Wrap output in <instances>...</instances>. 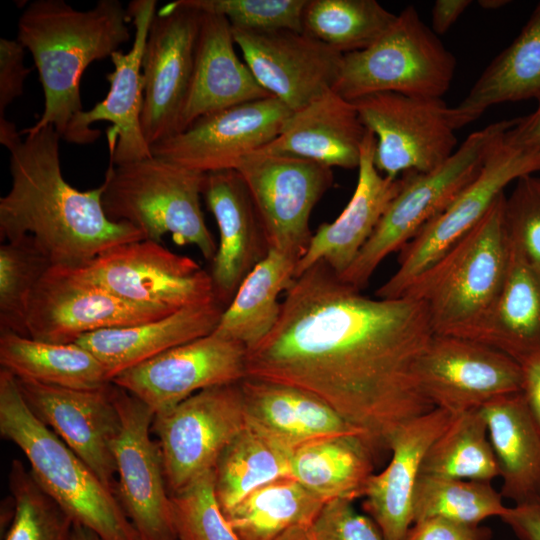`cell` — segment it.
<instances>
[{
	"mask_svg": "<svg viewBox=\"0 0 540 540\" xmlns=\"http://www.w3.org/2000/svg\"><path fill=\"white\" fill-rule=\"evenodd\" d=\"M434 334L421 301L365 296L318 262L294 278L275 327L247 350L246 377L317 397L362 431L376 458L435 408L418 379Z\"/></svg>",
	"mask_w": 540,
	"mask_h": 540,
	"instance_id": "obj_1",
	"label": "cell"
},
{
	"mask_svg": "<svg viewBox=\"0 0 540 540\" xmlns=\"http://www.w3.org/2000/svg\"><path fill=\"white\" fill-rule=\"evenodd\" d=\"M61 136L52 126L6 143L11 187L0 198V238H33L52 266L79 268L123 243L145 239L125 222L111 221L104 185L80 191L64 178Z\"/></svg>",
	"mask_w": 540,
	"mask_h": 540,
	"instance_id": "obj_2",
	"label": "cell"
},
{
	"mask_svg": "<svg viewBox=\"0 0 540 540\" xmlns=\"http://www.w3.org/2000/svg\"><path fill=\"white\" fill-rule=\"evenodd\" d=\"M129 22L128 10L118 0H100L88 10H77L64 0H35L26 6L18 19L17 40L33 57L44 109L22 135L52 126L63 137L84 110L80 97L84 71L130 40Z\"/></svg>",
	"mask_w": 540,
	"mask_h": 540,
	"instance_id": "obj_3",
	"label": "cell"
},
{
	"mask_svg": "<svg viewBox=\"0 0 540 540\" xmlns=\"http://www.w3.org/2000/svg\"><path fill=\"white\" fill-rule=\"evenodd\" d=\"M0 435L30 463L40 486L74 523L103 540H139L116 494L26 404L16 381L0 370Z\"/></svg>",
	"mask_w": 540,
	"mask_h": 540,
	"instance_id": "obj_4",
	"label": "cell"
},
{
	"mask_svg": "<svg viewBox=\"0 0 540 540\" xmlns=\"http://www.w3.org/2000/svg\"><path fill=\"white\" fill-rule=\"evenodd\" d=\"M504 202L503 193L402 295L425 305L435 334H458L479 319L497 297L511 250L504 227Z\"/></svg>",
	"mask_w": 540,
	"mask_h": 540,
	"instance_id": "obj_5",
	"label": "cell"
},
{
	"mask_svg": "<svg viewBox=\"0 0 540 540\" xmlns=\"http://www.w3.org/2000/svg\"><path fill=\"white\" fill-rule=\"evenodd\" d=\"M206 174L157 156L114 165L103 181L107 217L137 228L145 239L160 242L170 234L179 245H193L212 261L217 244L202 212Z\"/></svg>",
	"mask_w": 540,
	"mask_h": 540,
	"instance_id": "obj_6",
	"label": "cell"
},
{
	"mask_svg": "<svg viewBox=\"0 0 540 540\" xmlns=\"http://www.w3.org/2000/svg\"><path fill=\"white\" fill-rule=\"evenodd\" d=\"M514 123L515 119L491 123L470 134L435 169L401 175V189L357 258L339 277L362 290L386 257L400 251L479 174L493 145Z\"/></svg>",
	"mask_w": 540,
	"mask_h": 540,
	"instance_id": "obj_7",
	"label": "cell"
},
{
	"mask_svg": "<svg viewBox=\"0 0 540 540\" xmlns=\"http://www.w3.org/2000/svg\"><path fill=\"white\" fill-rule=\"evenodd\" d=\"M455 70L454 55L410 5L373 44L343 55L333 91L350 102L379 92L442 98Z\"/></svg>",
	"mask_w": 540,
	"mask_h": 540,
	"instance_id": "obj_8",
	"label": "cell"
},
{
	"mask_svg": "<svg viewBox=\"0 0 540 540\" xmlns=\"http://www.w3.org/2000/svg\"><path fill=\"white\" fill-rule=\"evenodd\" d=\"M493 145L479 174L400 251L398 268L376 291L399 298L410 284L489 211L504 189L518 178L540 172V153L507 143Z\"/></svg>",
	"mask_w": 540,
	"mask_h": 540,
	"instance_id": "obj_9",
	"label": "cell"
},
{
	"mask_svg": "<svg viewBox=\"0 0 540 540\" xmlns=\"http://www.w3.org/2000/svg\"><path fill=\"white\" fill-rule=\"evenodd\" d=\"M352 103L376 138L374 164L385 176L431 171L456 150L453 110L442 98L379 92Z\"/></svg>",
	"mask_w": 540,
	"mask_h": 540,
	"instance_id": "obj_10",
	"label": "cell"
},
{
	"mask_svg": "<svg viewBox=\"0 0 540 540\" xmlns=\"http://www.w3.org/2000/svg\"><path fill=\"white\" fill-rule=\"evenodd\" d=\"M246 425L240 382L201 390L155 414L151 431L158 438L170 495L213 471L222 452Z\"/></svg>",
	"mask_w": 540,
	"mask_h": 540,
	"instance_id": "obj_11",
	"label": "cell"
},
{
	"mask_svg": "<svg viewBox=\"0 0 540 540\" xmlns=\"http://www.w3.org/2000/svg\"><path fill=\"white\" fill-rule=\"evenodd\" d=\"M74 269L135 304L177 311L217 300L209 272L153 240L120 244Z\"/></svg>",
	"mask_w": 540,
	"mask_h": 540,
	"instance_id": "obj_12",
	"label": "cell"
},
{
	"mask_svg": "<svg viewBox=\"0 0 540 540\" xmlns=\"http://www.w3.org/2000/svg\"><path fill=\"white\" fill-rule=\"evenodd\" d=\"M112 397L121 421L112 447L118 476L116 496L139 540H177L161 451L151 437L155 413L114 383Z\"/></svg>",
	"mask_w": 540,
	"mask_h": 540,
	"instance_id": "obj_13",
	"label": "cell"
},
{
	"mask_svg": "<svg viewBox=\"0 0 540 540\" xmlns=\"http://www.w3.org/2000/svg\"><path fill=\"white\" fill-rule=\"evenodd\" d=\"M236 170L259 215L269 250L298 260L312 233L313 208L332 186V168L311 160L254 152Z\"/></svg>",
	"mask_w": 540,
	"mask_h": 540,
	"instance_id": "obj_14",
	"label": "cell"
},
{
	"mask_svg": "<svg viewBox=\"0 0 540 540\" xmlns=\"http://www.w3.org/2000/svg\"><path fill=\"white\" fill-rule=\"evenodd\" d=\"M173 312L124 300L74 268L51 266L32 293L27 333L38 341L73 343L91 332L142 324Z\"/></svg>",
	"mask_w": 540,
	"mask_h": 540,
	"instance_id": "obj_15",
	"label": "cell"
},
{
	"mask_svg": "<svg viewBox=\"0 0 540 540\" xmlns=\"http://www.w3.org/2000/svg\"><path fill=\"white\" fill-rule=\"evenodd\" d=\"M203 13L176 0L156 11L147 35L141 127L150 147L178 132Z\"/></svg>",
	"mask_w": 540,
	"mask_h": 540,
	"instance_id": "obj_16",
	"label": "cell"
},
{
	"mask_svg": "<svg viewBox=\"0 0 540 540\" xmlns=\"http://www.w3.org/2000/svg\"><path fill=\"white\" fill-rule=\"evenodd\" d=\"M156 0H133L127 10L134 28L133 44L126 53L118 50L110 60L114 70L107 74L109 90L106 97L90 110H82L70 122L62 139L73 144H91L101 132L91 124L107 121L109 158L122 165L153 156L142 127L144 100L142 57L151 21L156 13Z\"/></svg>",
	"mask_w": 540,
	"mask_h": 540,
	"instance_id": "obj_17",
	"label": "cell"
},
{
	"mask_svg": "<svg viewBox=\"0 0 540 540\" xmlns=\"http://www.w3.org/2000/svg\"><path fill=\"white\" fill-rule=\"evenodd\" d=\"M246 357L245 346L213 331L119 373L112 383L158 414L201 390L241 382Z\"/></svg>",
	"mask_w": 540,
	"mask_h": 540,
	"instance_id": "obj_18",
	"label": "cell"
},
{
	"mask_svg": "<svg viewBox=\"0 0 540 540\" xmlns=\"http://www.w3.org/2000/svg\"><path fill=\"white\" fill-rule=\"evenodd\" d=\"M420 386L436 408L458 414L521 391L520 364L483 343L434 334L418 365Z\"/></svg>",
	"mask_w": 540,
	"mask_h": 540,
	"instance_id": "obj_19",
	"label": "cell"
},
{
	"mask_svg": "<svg viewBox=\"0 0 540 540\" xmlns=\"http://www.w3.org/2000/svg\"><path fill=\"white\" fill-rule=\"evenodd\" d=\"M293 112L267 97L205 115L151 146L154 156L202 173L236 170L281 132Z\"/></svg>",
	"mask_w": 540,
	"mask_h": 540,
	"instance_id": "obj_20",
	"label": "cell"
},
{
	"mask_svg": "<svg viewBox=\"0 0 540 540\" xmlns=\"http://www.w3.org/2000/svg\"><path fill=\"white\" fill-rule=\"evenodd\" d=\"M232 33L258 83L292 112L333 90L343 54L303 31L232 28Z\"/></svg>",
	"mask_w": 540,
	"mask_h": 540,
	"instance_id": "obj_21",
	"label": "cell"
},
{
	"mask_svg": "<svg viewBox=\"0 0 540 540\" xmlns=\"http://www.w3.org/2000/svg\"><path fill=\"white\" fill-rule=\"evenodd\" d=\"M16 381L33 414L115 493L117 472L112 447L121 421L112 397V382L97 389H74Z\"/></svg>",
	"mask_w": 540,
	"mask_h": 540,
	"instance_id": "obj_22",
	"label": "cell"
},
{
	"mask_svg": "<svg viewBox=\"0 0 540 540\" xmlns=\"http://www.w3.org/2000/svg\"><path fill=\"white\" fill-rule=\"evenodd\" d=\"M203 197L219 231L209 273L217 300L227 307L269 247L249 190L237 170L207 173Z\"/></svg>",
	"mask_w": 540,
	"mask_h": 540,
	"instance_id": "obj_23",
	"label": "cell"
},
{
	"mask_svg": "<svg viewBox=\"0 0 540 540\" xmlns=\"http://www.w3.org/2000/svg\"><path fill=\"white\" fill-rule=\"evenodd\" d=\"M376 138L367 130L363 139L354 193L341 214L321 224L296 264L295 277L318 262L342 275L373 234L403 184L402 176L383 175L374 164Z\"/></svg>",
	"mask_w": 540,
	"mask_h": 540,
	"instance_id": "obj_24",
	"label": "cell"
},
{
	"mask_svg": "<svg viewBox=\"0 0 540 540\" xmlns=\"http://www.w3.org/2000/svg\"><path fill=\"white\" fill-rule=\"evenodd\" d=\"M452 417L449 411L436 407L410 421L391 445L389 464L370 477L363 509L384 540H405L414 523L413 498L424 458Z\"/></svg>",
	"mask_w": 540,
	"mask_h": 540,
	"instance_id": "obj_25",
	"label": "cell"
},
{
	"mask_svg": "<svg viewBox=\"0 0 540 540\" xmlns=\"http://www.w3.org/2000/svg\"><path fill=\"white\" fill-rule=\"evenodd\" d=\"M234 44L229 22L221 15L203 13L177 133L205 115L270 97L239 59Z\"/></svg>",
	"mask_w": 540,
	"mask_h": 540,
	"instance_id": "obj_26",
	"label": "cell"
},
{
	"mask_svg": "<svg viewBox=\"0 0 540 540\" xmlns=\"http://www.w3.org/2000/svg\"><path fill=\"white\" fill-rule=\"evenodd\" d=\"M366 132L354 104L331 90L293 112L279 135L256 152L353 169Z\"/></svg>",
	"mask_w": 540,
	"mask_h": 540,
	"instance_id": "obj_27",
	"label": "cell"
},
{
	"mask_svg": "<svg viewBox=\"0 0 540 540\" xmlns=\"http://www.w3.org/2000/svg\"><path fill=\"white\" fill-rule=\"evenodd\" d=\"M226 307L218 300L182 308L142 324L98 330L76 343L90 351L109 378L169 349L211 334Z\"/></svg>",
	"mask_w": 540,
	"mask_h": 540,
	"instance_id": "obj_28",
	"label": "cell"
},
{
	"mask_svg": "<svg viewBox=\"0 0 540 540\" xmlns=\"http://www.w3.org/2000/svg\"><path fill=\"white\" fill-rule=\"evenodd\" d=\"M503 285L489 308L454 336L474 340L518 363L540 351V268L510 244Z\"/></svg>",
	"mask_w": 540,
	"mask_h": 540,
	"instance_id": "obj_29",
	"label": "cell"
},
{
	"mask_svg": "<svg viewBox=\"0 0 540 540\" xmlns=\"http://www.w3.org/2000/svg\"><path fill=\"white\" fill-rule=\"evenodd\" d=\"M240 386L247 424L292 450L330 436L365 439L361 430L305 391L248 377Z\"/></svg>",
	"mask_w": 540,
	"mask_h": 540,
	"instance_id": "obj_30",
	"label": "cell"
},
{
	"mask_svg": "<svg viewBox=\"0 0 540 540\" xmlns=\"http://www.w3.org/2000/svg\"><path fill=\"white\" fill-rule=\"evenodd\" d=\"M502 478L500 494L523 505L540 500V428L522 392L481 407Z\"/></svg>",
	"mask_w": 540,
	"mask_h": 540,
	"instance_id": "obj_31",
	"label": "cell"
},
{
	"mask_svg": "<svg viewBox=\"0 0 540 540\" xmlns=\"http://www.w3.org/2000/svg\"><path fill=\"white\" fill-rule=\"evenodd\" d=\"M540 95V3L514 41L484 69L468 94L453 110L456 128L490 107Z\"/></svg>",
	"mask_w": 540,
	"mask_h": 540,
	"instance_id": "obj_32",
	"label": "cell"
},
{
	"mask_svg": "<svg viewBox=\"0 0 540 540\" xmlns=\"http://www.w3.org/2000/svg\"><path fill=\"white\" fill-rule=\"evenodd\" d=\"M375 456L359 435L320 438L292 451L290 474L325 503L363 497Z\"/></svg>",
	"mask_w": 540,
	"mask_h": 540,
	"instance_id": "obj_33",
	"label": "cell"
},
{
	"mask_svg": "<svg viewBox=\"0 0 540 540\" xmlns=\"http://www.w3.org/2000/svg\"><path fill=\"white\" fill-rule=\"evenodd\" d=\"M298 259L270 249L240 284L214 332L247 350L264 340L281 312L279 296L295 278Z\"/></svg>",
	"mask_w": 540,
	"mask_h": 540,
	"instance_id": "obj_34",
	"label": "cell"
},
{
	"mask_svg": "<svg viewBox=\"0 0 540 540\" xmlns=\"http://www.w3.org/2000/svg\"><path fill=\"white\" fill-rule=\"evenodd\" d=\"M0 365L15 378L74 389H97L111 379L103 364L76 342L50 343L0 333Z\"/></svg>",
	"mask_w": 540,
	"mask_h": 540,
	"instance_id": "obj_35",
	"label": "cell"
},
{
	"mask_svg": "<svg viewBox=\"0 0 540 540\" xmlns=\"http://www.w3.org/2000/svg\"><path fill=\"white\" fill-rule=\"evenodd\" d=\"M292 451L247 424L214 468L215 493L224 515L257 488L291 477Z\"/></svg>",
	"mask_w": 540,
	"mask_h": 540,
	"instance_id": "obj_36",
	"label": "cell"
},
{
	"mask_svg": "<svg viewBox=\"0 0 540 540\" xmlns=\"http://www.w3.org/2000/svg\"><path fill=\"white\" fill-rule=\"evenodd\" d=\"M326 503L292 477L267 483L225 514L240 540H275L297 525H312Z\"/></svg>",
	"mask_w": 540,
	"mask_h": 540,
	"instance_id": "obj_37",
	"label": "cell"
},
{
	"mask_svg": "<svg viewBox=\"0 0 540 540\" xmlns=\"http://www.w3.org/2000/svg\"><path fill=\"white\" fill-rule=\"evenodd\" d=\"M421 474L487 482L499 476L481 408L453 414L426 453Z\"/></svg>",
	"mask_w": 540,
	"mask_h": 540,
	"instance_id": "obj_38",
	"label": "cell"
},
{
	"mask_svg": "<svg viewBox=\"0 0 540 540\" xmlns=\"http://www.w3.org/2000/svg\"><path fill=\"white\" fill-rule=\"evenodd\" d=\"M395 18L376 0H307L302 31L344 55L373 44Z\"/></svg>",
	"mask_w": 540,
	"mask_h": 540,
	"instance_id": "obj_39",
	"label": "cell"
},
{
	"mask_svg": "<svg viewBox=\"0 0 540 540\" xmlns=\"http://www.w3.org/2000/svg\"><path fill=\"white\" fill-rule=\"evenodd\" d=\"M506 509L502 495L490 482L420 474L413 498V521L439 518L479 525L489 517H501Z\"/></svg>",
	"mask_w": 540,
	"mask_h": 540,
	"instance_id": "obj_40",
	"label": "cell"
},
{
	"mask_svg": "<svg viewBox=\"0 0 540 540\" xmlns=\"http://www.w3.org/2000/svg\"><path fill=\"white\" fill-rule=\"evenodd\" d=\"M52 266L30 236L0 246V333L27 336L32 293Z\"/></svg>",
	"mask_w": 540,
	"mask_h": 540,
	"instance_id": "obj_41",
	"label": "cell"
},
{
	"mask_svg": "<svg viewBox=\"0 0 540 540\" xmlns=\"http://www.w3.org/2000/svg\"><path fill=\"white\" fill-rule=\"evenodd\" d=\"M8 481L14 514L4 540H70L73 520L20 460L12 461Z\"/></svg>",
	"mask_w": 540,
	"mask_h": 540,
	"instance_id": "obj_42",
	"label": "cell"
},
{
	"mask_svg": "<svg viewBox=\"0 0 540 540\" xmlns=\"http://www.w3.org/2000/svg\"><path fill=\"white\" fill-rule=\"evenodd\" d=\"M171 498L179 540H240L217 500L214 470Z\"/></svg>",
	"mask_w": 540,
	"mask_h": 540,
	"instance_id": "obj_43",
	"label": "cell"
},
{
	"mask_svg": "<svg viewBox=\"0 0 540 540\" xmlns=\"http://www.w3.org/2000/svg\"><path fill=\"white\" fill-rule=\"evenodd\" d=\"M202 13L223 16L232 28L250 31H302L307 0H182Z\"/></svg>",
	"mask_w": 540,
	"mask_h": 540,
	"instance_id": "obj_44",
	"label": "cell"
},
{
	"mask_svg": "<svg viewBox=\"0 0 540 540\" xmlns=\"http://www.w3.org/2000/svg\"><path fill=\"white\" fill-rule=\"evenodd\" d=\"M504 227L512 247L540 268V176L524 175L504 202Z\"/></svg>",
	"mask_w": 540,
	"mask_h": 540,
	"instance_id": "obj_45",
	"label": "cell"
},
{
	"mask_svg": "<svg viewBox=\"0 0 540 540\" xmlns=\"http://www.w3.org/2000/svg\"><path fill=\"white\" fill-rule=\"evenodd\" d=\"M312 527L318 540H384L374 521L347 500L327 502Z\"/></svg>",
	"mask_w": 540,
	"mask_h": 540,
	"instance_id": "obj_46",
	"label": "cell"
},
{
	"mask_svg": "<svg viewBox=\"0 0 540 540\" xmlns=\"http://www.w3.org/2000/svg\"><path fill=\"white\" fill-rule=\"evenodd\" d=\"M25 48L17 39L0 38V119L5 110L22 95L31 69L24 64Z\"/></svg>",
	"mask_w": 540,
	"mask_h": 540,
	"instance_id": "obj_47",
	"label": "cell"
},
{
	"mask_svg": "<svg viewBox=\"0 0 540 540\" xmlns=\"http://www.w3.org/2000/svg\"><path fill=\"white\" fill-rule=\"evenodd\" d=\"M492 532L479 525L432 518L415 522L405 540H490Z\"/></svg>",
	"mask_w": 540,
	"mask_h": 540,
	"instance_id": "obj_48",
	"label": "cell"
},
{
	"mask_svg": "<svg viewBox=\"0 0 540 540\" xmlns=\"http://www.w3.org/2000/svg\"><path fill=\"white\" fill-rule=\"evenodd\" d=\"M500 518L519 540H540V500L507 507Z\"/></svg>",
	"mask_w": 540,
	"mask_h": 540,
	"instance_id": "obj_49",
	"label": "cell"
},
{
	"mask_svg": "<svg viewBox=\"0 0 540 540\" xmlns=\"http://www.w3.org/2000/svg\"><path fill=\"white\" fill-rule=\"evenodd\" d=\"M536 100V109L527 116L516 118L504 139L515 147L540 153V95Z\"/></svg>",
	"mask_w": 540,
	"mask_h": 540,
	"instance_id": "obj_50",
	"label": "cell"
},
{
	"mask_svg": "<svg viewBox=\"0 0 540 540\" xmlns=\"http://www.w3.org/2000/svg\"><path fill=\"white\" fill-rule=\"evenodd\" d=\"M519 364L522 370L521 392L540 428V351L528 356Z\"/></svg>",
	"mask_w": 540,
	"mask_h": 540,
	"instance_id": "obj_51",
	"label": "cell"
},
{
	"mask_svg": "<svg viewBox=\"0 0 540 540\" xmlns=\"http://www.w3.org/2000/svg\"><path fill=\"white\" fill-rule=\"evenodd\" d=\"M470 0H437L431 12V29L437 35L445 34L471 5Z\"/></svg>",
	"mask_w": 540,
	"mask_h": 540,
	"instance_id": "obj_52",
	"label": "cell"
},
{
	"mask_svg": "<svg viewBox=\"0 0 540 540\" xmlns=\"http://www.w3.org/2000/svg\"><path fill=\"white\" fill-rule=\"evenodd\" d=\"M312 525L294 526L282 533L275 540H318Z\"/></svg>",
	"mask_w": 540,
	"mask_h": 540,
	"instance_id": "obj_53",
	"label": "cell"
},
{
	"mask_svg": "<svg viewBox=\"0 0 540 540\" xmlns=\"http://www.w3.org/2000/svg\"><path fill=\"white\" fill-rule=\"evenodd\" d=\"M70 540H103L98 534L91 529L74 523L71 531Z\"/></svg>",
	"mask_w": 540,
	"mask_h": 540,
	"instance_id": "obj_54",
	"label": "cell"
},
{
	"mask_svg": "<svg viewBox=\"0 0 540 540\" xmlns=\"http://www.w3.org/2000/svg\"><path fill=\"white\" fill-rule=\"evenodd\" d=\"M510 3L507 0H479L478 5L484 9L494 10Z\"/></svg>",
	"mask_w": 540,
	"mask_h": 540,
	"instance_id": "obj_55",
	"label": "cell"
},
{
	"mask_svg": "<svg viewBox=\"0 0 540 540\" xmlns=\"http://www.w3.org/2000/svg\"><path fill=\"white\" fill-rule=\"evenodd\" d=\"M177 540H179V539H177Z\"/></svg>",
	"mask_w": 540,
	"mask_h": 540,
	"instance_id": "obj_56",
	"label": "cell"
}]
</instances>
